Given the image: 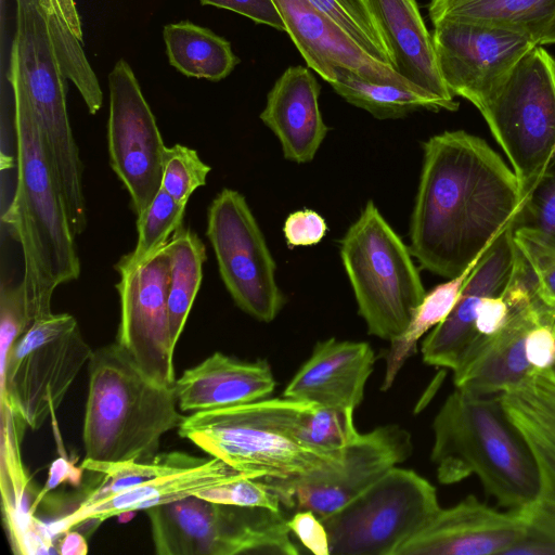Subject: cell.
<instances>
[{
    "mask_svg": "<svg viewBox=\"0 0 555 555\" xmlns=\"http://www.w3.org/2000/svg\"><path fill=\"white\" fill-rule=\"evenodd\" d=\"M423 152L410 250L423 269L452 279L509 225L521 204L519 184L482 139L463 130L430 137Z\"/></svg>",
    "mask_w": 555,
    "mask_h": 555,
    "instance_id": "6da1fadb",
    "label": "cell"
},
{
    "mask_svg": "<svg viewBox=\"0 0 555 555\" xmlns=\"http://www.w3.org/2000/svg\"><path fill=\"white\" fill-rule=\"evenodd\" d=\"M433 430L430 459L440 483L476 475L485 492L507 509L521 508L537 496L539 468L501 393L455 388L437 413Z\"/></svg>",
    "mask_w": 555,
    "mask_h": 555,
    "instance_id": "7a4b0ae2",
    "label": "cell"
},
{
    "mask_svg": "<svg viewBox=\"0 0 555 555\" xmlns=\"http://www.w3.org/2000/svg\"><path fill=\"white\" fill-rule=\"evenodd\" d=\"M17 180L3 219L21 244L30 323L52 313L57 286L79 278L75 235L51 171L37 125L14 103Z\"/></svg>",
    "mask_w": 555,
    "mask_h": 555,
    "instance_id": "3957f363",
    "label": "cell"
},
{
    "mask_svg": "<svg viewBox=\"0 0 555 555\" xmlns=\"http://www.w3.org/2000/svg\"><path fill=\"white\" fill-rule=\"evenodd\" d=\"M88 372L83 460L153 461L162 437L184 420L173 387L150 378L116 341L93 350Z\"/></svg>",
    "mask_w": 555,
    "mask_h": 555,
    "instance_id": "277c9868",
    "label": "cell"
},
{
    "mask_svg": "<svg viewBox=\"0 0 555 555\" xmlns=\"http://www.w3.org/2000/svg\"><path fill=\"white\" fill-rule=\"evenodd\" d=\"M10 55L13 102L31 114L75 236L87 228L82 164L66 107V77L55 56L39 0H15Z\"/></svg>",
    "mask_w": 555,
    "mask_h": 555,
    "instance_id": "5b68a950",
    "label": "cell"
},
{
    "mask_svg": "<svg viewBox=\"0 0 555 555\" xmlns=\"http://www.w3.org/2000/svg\"><path fill=\"white\" fill-rule=\"evenodd\" d=\"M313 404L267 398L191 413L178 433L253 478H289L338 463L310 449L299 437L301 416Z\"/></svg>",
    "mask_w": 555,
    "mask_h": 555,
    "instance_id": "8992f818",
    "label": "cell"
},
{
    "mask_svg": "<svg viewBox=\"0 0 555 555\" xmlns=\"http://www.w3.org/2000/svg\"><path fill=\"white\" fill-rule=\"evenodd\" d=\"M410 247L369 201L340 243V258L367 333L391 341L426 292Z\"/></svg>",
    "mask_w": 555,
    "mask_h": 555,
    "instance_id": "52a82bcc",
    "label": "cell"
},
{
    "mask_svg": "<svg viewBox=\"0 0 555 555\" xmlns=\"http://www.w3.org/2000/svg\"><path fill=\"white\" fill-rule=\"evenodd\" d=\"M158 555H297L282 511L197 495L145 509Z\"/></svg>",
    "mask_w": 555,
    "mask_h": 555,
    "instance_id": "ba28073f",
    "label": "cell"
},
{
    "mask_svg": "<svg viewBox=\"0 0 555 555\" xmlns=\"http://www.w3.org/2000/svg\"><path fill=\"white\" fill-rule=\"evenodd\" d=\"M517 178L521 201L555 151V60L540 44L511 69L479 109Z\"/></svg>",
    "mask_w": 555,
    "mask_h": 555,
    "instance_id": "9c48e42d",
    "label": "cell"
},
{
    "mask_svg": "<svg viewBox=\"0 0 555 555\" xmlns=\"http://www.w3.org/2000/svg\"><path fill=\"white\" fill-rule=\"evenodd\" d=\"M92 352L72 314L38 319L0 364V405L8 404L27 427L39 429L55 415Z\"/></svg>",
    "mask_w": 555,
    "mask_h": 555,
    "instance_id": "30bf717a",
    "label": "cell"
},
{
    "mask_svg": "<svg viewBox=\"0 0 555 555\" xmlns=\"http://www.w3.org/2000/svg\"><path fill=\"white\" fill-rule=\"evenodd\" d=\"M439 508L436 488L427 479L396 466L320 519L330 555H397Z\"/></svg>",
    "mask_w": 555,
    "mask_h": 555,
    "instance_id": "8fae6325",
    "label": "cell"
},
{
    "mask_svg": "<svg viewBox=\"0 0 555 555\" xmlns=\"http://www.w3.org/2000/svg\"><path fill=\"white\" fill-rule=\"evenodd\" d=\"M206 235L235 305L258 321H273L285 297L276 283V264L262 231L240 192L224 188L212 199Z\"/></svg>",
    "mask_w": 555,
    "mask_h": 555,
    "instance_id": "7c38bea8",
    "label": "cell"
},
{
    "mask_svg": "<svg viewBox=\"0 0 555 555\" xmlns=\"http://www.w3.org/2000/svg\"><path fill=\"white\" fill-rule=\"evenodd\" d=\"M413 451L410 433L397 424L358 433L338 463L289 478H262L287 507L312 511L319 518L336 512Z\"/></svg>",
    "mask_w": 555,
    "mask_h": 555,
    "instance_id": "4fadbf2b",
    "label": "cell"
},
{
    "mask_svg": "<svg viewBox=\"0 0 555 555\" xmlns=\"http://www.w3.org/2000/svg\"><path fill=\"white\" fill-rule=\"evenodd\" d=\"M108 89L109 163L139 216L160 189L166 145L134 73L125 60H119L109 73Z\"/></svg>",
    "mask_w": 555,
    "mask_h": 555,
    "instance_id": "5bb4252c",
    "label": "cell"
},
{
    "mask_svg": "<svg viewBox=\"0 0 555 555\" xmlns=\"http://www.w3.org/2000/svg\"><path fill=\"white\" fill-rule=\"evenodd\" d=\"M120 301L118 343L156 383L173 387V352L168 314L169 256L166 246L137 267H115Z\"/></svg>",
    "mask_w": 555,
    "mask_h": 555,
    "instance_id": "9a60e30c",
    "label": "cell"
},
{
    "mask_svg": "<svg viewBox=\"0 0 555 555\" xmlns=\"http://www.w3.org/2000/svg\"><path fill=\"white\" fill-rule=\"evenodd\" d=\"M441 77L453 95L478 109L537 41L528 35L480 24L441 20L433 24Z\"/></svg>",
    "mask_w": 555,
    "mask_h": 555,
    "instance_id": "2e32d148",
    "label": "cell"
},
{
    "mask_svg": "<svg viewBox=\"0 0 555 555\" xmlns=\"http://www.w3.org/2000/svg\"><path fill=\"white\" fill-rule=\"evenodd\" d=\"M526 535L520 508L501 512L467 495L451 507H440L397 555H502Z\"/></svg>",
    "mask_w": 555,
    "mask_h": 555,
    "instance_id": "e0dca14e",
    "label": "cell"
},
{
    "mask_svg": "<svg viewBox=\"0 0 555 555\" xmlns=\"http://www.w3.org/2000/svg\"><path fill=\"white\" fill-rule=\"evenodd\" d=\"M516 257L512 220L478 259L450 314L423 339L421 352L426 364L455 369L476 338L475 322L481 301L504 292L513 276Z\"/></svg>",
    "mask_w": 555,
    "mask_h": 555,
    "instance_id": "ac0fdd59",
    "label": "cell"
},
{
    "mask_svg": "<svg viewBox=\"0 0 555 555\" xmlns=\"http://www.w3.org/2000/svg\"><path fill=\"white\" fill-rule=\"evenodd\" d=\"M272 1L284 22L285 31L309 68L328 83L335 79L334 68L340 66L373 82L406 87L426 93L398 75L392 66L367 54L309 0Z\"/></svg>",
    "mask_w": 555,
    "mask_h": 555,
    "instance_id": "d6986e66",
    "label": "cell"
},
{
    "mask_svg": "<svg viewBox=\"0 0 555 555\" xmlns=\"http://www.w3.org/2000/svg\"><path fill=\"white\" fill-rule=\"evenodd\" d=\"M511 307L499 333L476 337L464 351L453 370L455 388L475 395L501 393L533 370L526 357L527 334L537 324H554L553 314L539 298Z\"/></svg>",
    "mask_w": 555,
    "mask_h": 555,
    "instance_id": "ffe728a7",
    "label": "cell"
},
{
    "mask_svg": "<svg viewBox=\"0 0 555 555\" xmlns=\"http://www.w3.org/2000/svg\"><path fill=\"white\" fill-rule=\"evenodd\" d=\"M243 477L250 476L217 457H203L196 464L154 477L102 500L79 503L72 512L49 524V528L52 535L57 537L89 524L96 526L114 516L196 495Z\"/></svg>",
    "mask_w": 555,
    "mask_h": 555,
    "instance_id": "44dd1931",
    "label": "cell"
},
{
    "mask_svg": "<svg viewBox=\"0 0 555 555\" xmlns=\"http://www.w3.org/2000/svg\"><path fill=\"white\" fill-rule=\"evenodd\" d=\"M375 353L365 341L317 343L310 358L287 384L283 397L333 409H356L363 400Z\"/></svg>",
    "mask_w": 555,
    "mask_h": 555,
    "instance_id": "7402d4cb",
    "label": "cell"
},
{
    "mask_svg": "<svg viewBox=\"0 0 555 555\" xmlns=\"http://www.w3.org/2000/svg\"><path fill=\"white\" fill-rule=\"evenodd\" d=\"M321 87L308 67H287L267 95L262 122L279 139L287 160L311 162L327 133L319 95Z\"/></svg>",
    "mask_w": 555,
    "mask_h": 555,
    "instance_id": "603a6c76",
    "label": "cell"
},
{
    "mask_svg": "<svg viewBox=\"0 0 555 555\" xmlns=\"http://www.w3.org/2000/svg\"><path fill=\"white\" fill-rule=\"evenodd\" d=\"M275 385L266 360L244 361L216 351L185 370L173 390L179 409L196 413L267 399Z\"/></svg>",
    "mask_w": 555,
    "mask_h": 555,
    "instance_id": "cb8c5ba5",
    "label": "cell"
},
{
    "mask_svg": "<svg viewBox=\"0 0 555 555\" xmlns=\"http://www.w3.org/2000/svg\"><path fill=\"white\" fill-rule=\"evenodd\" d=\"M391 55V66L415 88L459 104L446 86L437 62L431 34L416 0H366Z\"/></svg>",
    "mask_w": 555,
    "mask_h": 555,
    "instance_id": "d4e9b609",
    "label": "cell"
},
{
    "mask_svg": "<svg viewBox=\"0 0 555 555\" xmlns=\"http://www.w3.org/2000/svg\"><path fill=\"white\" fill-rule=\"evenodd\" d=\"M0 408L2 509L11 547L15 554L56 553L49 525L31 513L29 480L20 453L27 426L8 404Z\"/></svg>",
    "mask_w": 555,
    "mask_h": 555,
    "instance_id": "484cf974",
    "label": "cell"
},
{
    "mask_svg": "<svg viewBox=\"0 0 555 555\" xmlns=\"http://www.w3.org/2000/svg\"><path fill=\"white\" fill-rule=\"evenodd\" d=\"M431 23L453 20L521 33L537 43L555 14V0H430Z\"/></svg>",
    "mask_w": 555,
    "mask_h": 555,
    "instance_id": "4316f807",
    "label": "cell"
},
{
    "mask_svg": "<svg viewBox=\"0 0 555 555\" xmlns=\"http://www.w3.org/2000/svg\"><path fill=\"white\" fill-rule=\"evenodd\" d=\"M164 40L169 63L188 77L219 81L240 63L228 40L189 21L166 25Z\"/></svg>",
    "mask_w": 555,
    "mask_h": 555,
    "instance_id": "83f0119b",
    "label": "cell"
},
{
    "mask_svg": "<svg viewBox=\"0 0 555 555\" xmlns=\"http://www.w3.org/2000/svg\"><path fill=\"white\" fill-rule=\"evenodd\" d=\"M333 90L346 102L362 108L378 119L402 118L420 109L454 112L459 104L417 90L370 81L352 70L336 66Z\"/></svg>",
    "mask_w": 555,
    "mask_h": 555,
    "instance_id": "f1b7e54d",
    "label": "cell"
},
{
    "mask_svg": "<svg viewBox=\"0 0 555 555\" xmlns=\"http://www.w3.org/2000/svg\"><path fill=\"white\" fill-rule=\"evenodd\" d=\"M166 250L169 256V326L176 346L201 287L206 247L195 232L182 225L166 245Z\"/></svg>",
    "mask_w": 555,
    "mask_h": 555,
    "instance_id": "f546056e",
    "label": "cell"
},
{
    "mask_svg": "<svg viewBox=\"0 0 555 555\" xmlns=\"http://www.w3.org/2000/svg\"><path fill=\"white\" fill-rule=\"evenodd\" d=\"M477 261L460 275L449 279L448 282L441 283L426 293L405 331L389 341L390 347L385 357L383 391L392 386L406 360L416 352L418 340L450 314Z\"/></svg>",
    "mask_w": 555,
    "mask_h": 555,
    "instance_id": "4dcf8cb0",
    "label": "cell"
},
{
    "mask_svg": "<svg viewBox=\"0 0 555 555\" xmlns=\"http://www.w3.org/2000/svg\"><path fill=\"white\" fill-rule=\"evenodd\" d=\"M202 459L172 451L158 453L151 462L99 463L83 460L80 466L100 474L101 479L88 489L80 503L102 500L154 477L196 464Z\"/></svg>",
    "mask_w": 555,
    "mask_h": 555,
    "instance_id": "1f68e13d",
    "label": "cell"
},
{
    "mask_svg": "<svg viewBox=\"0 0 555 555\" xmlns=\"http://www.w3.org/2000/svg\"><path fill=\"white\" fill-rule=\"evenodd\" d=\"M513 421L521 422L555 444V372L533 369L519 384L501 392Z\"/></svg>",
    "mask_w": 555,
    "mask_h": 555,
    "instance_id": "d6a6232c",
    "label": "cell"
},
{
    "mask_svg": "<svg viewBox=\"0 0 555 555\" xmlns=\"http://www.w3.org/2000/svg\"><path fill=\"white\" fill-rule=\"evenodd\" d=\"M514 236L555 253V151L522 198L513 219Z\"/></svg>",
    "mask_w": 555,
    "mask_h": 555,
    "instance_id": "836d02e7",
    "label": "cell"
},
{
    "mask_svg": "<svg viewBox=\"0 0 555 555\" xmlns=\"http://www.w3.org/2000/svg\"><path fill=\"white\" fill-rule=\"evenodd\" d=\"M185 206L160 188L150 205L138 216L134 249L121 257L115 267H137L162 250L182 227Z\"/></svg>",
    "mask_w": 555,
    "mask_h": 555,
    "instance_id": "e575fe53",
    "label": "cell"
},
{
    "mask_svg": "<svg viewBox=\"0 0 555 555\" xmlns=\"http://www.w3.org/2000/svg\"><path fill=\"white\" fill-rule=\"evenodd\" d=\"M353 412V409H333L314 403L301 416V441L315 452L339 462L346 446L359 433Z\"/></svg>",
    "mask_w": 555,
    "mask_h": 555,
    "instance_id": "d590c367",
    "label": "cell"
},
{
    "mask_svg": "<svg viewBox=\"0 0 555 555\" xmlns=\"http://www.w3.org/2000/svg\"><path fill=\"white\" fill-rule=\"evenodd\" d=\"M47 23L55 56L64 76L78 89L89 113L96 114L102 106L103 94L98 78L83 53L82 41L62 20L47 16Z\"/></svg>",
    "mask_w": 555,
    "mask_h": 555,
    "instance_id": "8d00e7d4",
    "label": "cell"
},
{
    "mask_svg": "<svg viewBox=\"0 0 555 555\" xmlns=\"http://www.w3.org/2000/svg\"><path fill=\"white\" fill-rule=\"evenodd\" d=\"M340 26L367 54L391 66V55L383 33L372 14L348 0H309Z\"/></svg>",
    "mask_w": 555,
    "mask_h": 555,
    "instance_id": "74e56055",
    "label": "cell"
},
{
    "mask_svg": "<svg viewBox=\"0 0 555 555\" xmlns=\"http://www.w3.org/2000/svg\"><path fill=\"white\" fill-rule=\"evenodd\" d=\"M162 170L160 188L176 202L186 205L193 192L206 184L211 168L195 150L175 144L165 147Z\"/></svg>",
    "mask_w": 555,
    "mask_h": 555,
    "instance_id": "f35d334b",
    "label": "cell"
},
{
    "mask_svg": "<svg viewBox=\"0 0 555 555\" xmlns=\"http://www.w3.org/2000/svg\"><path fill=\"white\" fill-rule=\"evenodd\" d=\"M196 495L215 503L281 511L278 494L262 478L243 477L203 490Z\"/></svg>",
    "mask_w": 555,
    "mask_h": 555,
    "instance_id": "ab89813d",
    "label": "cell"
},
{
    "mask_svg": "<svg viewBox=\"0 0 555 555\" xmlns=\"http://www.w3.org/2000/svg\"><path fill=\"white\" fill-rule=\"evenodd\" d=\"M25 284L5 282L0 287V364L15 340L30 326Z\"/></svg>",
    "mask_w": 555,
    "mask_h": 555,
    "instance_id": "60d3db41",
    "label": "cell"
},
{
    "mask_svg": "<svg viewBox=\"0 0 555 555\" xmlns=\"http://www.w3.org/2000/svg\"><path fill=\"white\" fill-rule=\"evenodd\" d=\"M526 524L527 535L555 547V486L540 476V489L529 504L520 508Z\"/></svg>",
    "mask_w": 555,
    "mask_h": 555,
    "instance_id": "b9f144b4",
    "label": "cell"
},
{
    "mask_svg": "<svg viewBox=\"0 0 555 555\" xmlns=\"http://www.w3.org/2000/svg\"><path fill=\"white\" fill-rule=\"evenodd\" d=\"M514 240L532 268L540 301L555 317V253L545 250L522 238L514 236Z\"/></svg>",
    "mask_w": 555,
    "mask_h": 555,
    "instance_id": "7bdbcfd3",
    "label": "cell"
},
{
    "mask_svg": "<svg viewBox=\"0 0 555 555\" xmlns=\"http://www.w3.org/2000/svg\"><path fill=\"white\" fill-rule=\"evenodd\" d=\"M326 230L324 218L311 209L292 212L283 228L285 240L292 247L318 244L326 234Z\"/></svg>",
    "mask_w": 555,
    "mask_h": 555,
    "instance_id": "ee69618b",
    "label": "cell"
},
{
    "mask_svg": "<svg viewBox=\"0 0 555 555\" xmlns=\"http://www.w3.org/2000/svg\"><path fill=\"white\" fill-rule=\"evenodd\" d=\"M288 528L301 544L314 555H330L328 534L317 514L299 509L287 520Z\"/></svg>",
    "mask_w": 555,
    "mask_h": 555,
    "instance_id": "f6af8a7d",
    "label": "cell"
},
{
    "mask_svg": "<svg viewBox=\"0 0 555 555\" xmlns=\"http://www.w3.org/2000/svg\"><path fill=\"white\" fill-rule=\"evenodd\" d=\"M201 3L230 10L255 23L285 31L284 22L272 0H201Z\"/></svg>",
    "mask_w": 555,
    "mask_h": 555,
    "instance_id": "bcb514c9",
    "label": "cell"
},
{
    "mask_svg": "<svg viewBox=\"0 0 555 555\" xmlns=\"http://www.w3.org/2000/svg\"><path fill=\"white\" fill-rule=\"evenodd\" d=\"M526 357L535 370L555 366V330L553 324L540 323L533 326L526 337Z\"/></svg>",
    "mask_w": 555,
    "mask_h": 555,
    "instance_id": "7dc6e473",
    "label": "cell"
},
{
    "mask_svg": "<svg viewBox=\"0 0 555 555\" xmlns=\"http://www.w3.org/2000/svg\"><path fill=\"white\" fill-rule=\"evenodd\" d=\"M512 307L502 294L485 298L475 322L476 337H490L499 333L507 323Z\"/></svg>",
    "mask_w": 555,
    "mask_h": 555,
    "instance_id": "c3c4849f",
    "label": "cell"
},
{
    "mask_svg": "<svg viewBox=\"0 0 555 555\" xmlns=\"http://www.w3.org/2000/svg\"><path fill=\"white\" fill-rule=\"evenodd\" d=\"M511 421L527 442L540 476L555 486V444L530 426L521 422Z\"/></svg>",
    "mask_w": 555,
    "mask_h": 555,
    "instance_id": "681fc988",
    "label": "cell"
},
{
    "mask_svg": "<svg viewBox=\"0 0 555 555\" xmlns=\"http://www.w3.org/2000/svg\"><path fill=\"white\" fill-rule=\"evenodd\" d=\"M83 468L76 467L66 457L56 459L50 467L48 480L40 492L37 493L36 499L34 501L31 513L35 515V511L37 506L42 501L43 496L48 494L52 489L57 487L60 483L64 481H70L75 485L79 483L81 479Z\"/></svg>",
    "mask_w": 555,
    "mask_h": 555,
    "instance_id": "f907efd6",
    "label": "cell"
},
{
    "mask_svg": "<svg viewBox=\"0 0 555 555\" xmlns=\"http://www.w3.org/2000/svg\"><path fill=\"white\" fill-rule=\"evenodd\" d=\"M47 16L62 20L75 36L82 41V29L74 0H39Z\"/></svg>",
    "mask_w": 555,
    "mask_h": 555,
    "instance_id": "816d5d0a",
    "label": "cell"
},
{
    "mask_svg": "<svg viewBox=\"0 0 555 555\" xmlns=\"http://www.w3.org/2000/svg\"><path fill=\"white\" fill-rule=\"evenodd\" d=\"M56 551L62 555H86L88 544L86 539L77 530H69L61 534Z\"/></svg>",
    "mask_w": 555,
    "mask_h": 555,
    "instance_id": "f5cc1de1",
    "label": "cell"
},
{
    "mask_svg": "<svg viewBox=\"0 0 555 555\" xmlns=\"http://www.w3.org/2000/svg\"><path fill=\"white\" fill-rule=\"evenodd\" d=\"M538 44H555V14L539 39Z\"/></svg>",
    "mask_w": 555,
    "mask_h": 555,
    "instance_id": "db71d44e",
    "label": "cell"
},
{
    "mask_svg": "<svg viewBox=\"0 0 555 555\" xmlns=\"http://www.w3.org/2000/svg\"><path fill=\"white\" fill-rule=\"evenodd\" d=\"M364 13L372 14L366 0H348ZM373 15V14H372Z\"/></svg>",
    "mask_w": 555,
    "mask_h": 555,
    "instance_id": "11a10c76",
    "label": "cell"
},
{
    "mask_svg": "<svg viewBox=\"0 0 555 555\" xmlns=\"http://www.w3.org/2000/svg\"><path fill=\"white\" fill-rule=\"evenodd\" d=\"M552 370L555 372V366H554V367H552Z\"/></svg>",
    "mask_w": 555,
    "mask_h": 555,
    "instance_id": "9f6ffc18",
    "label": "cell"
}]
</instances>
